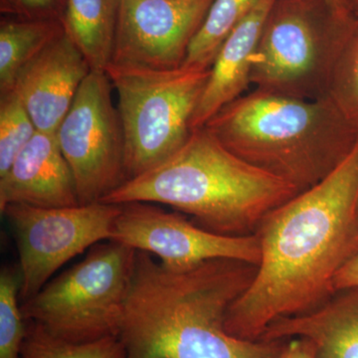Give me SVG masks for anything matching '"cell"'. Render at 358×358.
Returning a JSON list of instances; mask_svg holds the SVG:
<instances>
[{
    "label": "cell",
    "instance_id": "obj_1",
    "mask_svg": "<svg viewBox=\"0 0 358 358\" xmlns=\"http://www.w3.org/2000/svg\"><path fill=\"white\" fill-rule=\"evenodd\" d=\"M358 138L324 180L274 209L256 235L261 261L251 286L233 303L227 333L260 341L271 324L317 310L334 280L358 254Z\"/></svg>",
    "mask_w": 358,
    "mask_h": 358
},
{
    "label": "cell",
    "instance_id": "obj_2",
    "mask_svg": "<svg viewBox=\"0 0 358 358\" xmlns=\"http://www.w3.org/2000/svg\"><path fill=\"white\" fill-rule=\"evenodd\" d=\"M258 266L231 259L173 270L136 251L120 326L124 358H278L287 341H244L227 333L231 306Z\"/></svg>",
    "mask_w": 358,
    "mask_h": 358
},
{
    "label": "cell",
    "instance_id": "obj_3",
    "mask_svg": "<svg viewBox=\"0 0 358 358\" xmlns=\"http://www.w3.org/2000/svg\"><path fill=\"white\" fill-rule=\"evenodd\" d=\"M299 193L239 159L200 128L173 157L129 179L102 202L166 205L192 216L209 232L244 237L255 235L270 212Z\"/></svg>",
    "mask_w": 358,
    "mask_h": 358
},
{
    "label": "cell",
    "instance_id": "obj_4",
    "mask_svg": "<svg viewBox=\"0 0 358 358\" xmlns=\"http://www.w3.org/2000/svg\"><path fill=\"white\" fill-rule=\"evenodd\" d=\"M203 129L239 159L300 192L333 173L358 138L329 99L303 100L257 89L226 105Z\"/></svg>",
    "mask_w": 358,
    "mask_h": 358
},
{
    "label": "cell",
    "instance_id": "obj_5",
    "mask_svg": "<svg viewBox=\"0 0 358 358\" xmlns=\"http://www.w3.org/2000/svg\"><path fill=\"white\" fill-rule=\"evenodd\" d=\"M358 20L326 0H275L253 61L255 89L303 100L327 96L334 63Z\"/></svg>",
    "mask_w": 358,
    "mask_h": 358
},
{
    "label": "cell",
    "instance_id": "obj_6",
    "mask_svg": "<svg viewBox=\"0 0 358 358\" xmlns=\"http://www.w3.org/2000/svg\"><path fill=\"white\" fill-rule=\"evenodd\" d=\"M106 73L117 94L129 180L159 166L185 145L210 69L109 65Z\"/></svg>",
    "mask_w": 358,
    "mask_h": 358
},
{
    "label": "cell",
    "instance_id": "obj_7",
    "mask_svg": "<svg viewBox=\"0 0 358 358\" xmlns=\"http://www.w3.org/2000/svg\"><path fill=\"white\" fill-rule=\"evenodd\" d=\"M136 250L115 240L92 247L81 262L21 303L23 317L75 343L117 338Z\"/></svg>",
    "mask_w": 358,
    "mask_h": 358
},
{
    "label": "cell",
    "instance_id": "obj_8",
    "mask_svg": "<svg viewBox=\"0 0 358 358\" xmlns=\"http://www.w3.org/2000/svg\"><path fill=\"white\" fill-rule=\"evenodd\" d=\"M121 209V204L105 202L53 208L10 204L1 209L20 258L21 303L85 250L112 240Z\"/></svg>",
    "mask_w": 358,
    "mask_h": 358
},
{
    "label": "cell",
    "instance_id": "obj_9",
    "mask_svg": "<svg viewBox=\"0 0 358 358\" xmlns=\"http://www.w3.org/2000/svg\"><path fill=\"white\" fill-rule=\"evenodd\" d=\"M113 89L107 73L92 70L56 131L80 205L102 202L128 180L124 133Z\"/></svg>",
    "mask_w": 358,
    "mask_h": 358
},
{
    "label": "cell",
    "instance_id": "obj_10",
    "mask_svg": "<svg viewBox=\"0 0 358 358\" xmlns=\"http://www.w3.org/2000/svg\"><path fill=\"white\" fill-rule=\"evenodd\" d=\"M121 206L112 240L157 256L164 267L183 270L215 259L260 264V241L256 234H215L188 220L180 212L166 211L150 202H129Z\"/></svg>",
    "mask_w": 358,
    "mask_h": 358
},
{
    "label": "cell",
    "instance_id": "obj_11",
    "mask_svg": "<svg viewBox=\"0 0 358 358\" xmlns=\"http://www.w3.org/2000/svg\"><path fill=\"white\" fill-rule=\"evenodd\" d=\"M213 0H122L110 65L182 67Z\"/></svg>",
    "mask_w": 358,
    "mask_h": 358
},
{
    "label": "cell",
    "instance_id": "obj_12",
    "mask_svg": "<svg viewBox=\"0 0 358 358\" xmlns=\"http://www.w3.org/2000/svg\"><path fill=\"white\" fill-rule=\"evenodd\" d=\"M91 71L84 54L64 32L20 73L13 91L37 129L54 133Z\"/></svg>",
    "mask_w": 358,
    "mask_h": 358
},
{
    "label": "cell",
    "instance_id": "obj_13",
    "mask_svg": "<svg viewBox=\"0 0 358 358\" xmlns=\"http://www.w3.org/2000/svg\"><path fill=\"white\" fill-rule=\"evenodd\" d=\"M10 204L44 208L80 205L74 176L56 131H37L0 178V210Z\"/></svg>",
    "mask_w": 358,
    "mask_h": 358
},
{
    "label": "cell",
    "instance_id": "obj_14",
    "mask_svg": "<svg viewBox=\"0 0 358 358\" xmlns=\"http://www.w3.org/2000/svg\"><path fill=\"white\" fill-rule=\"evenodd\" d=\"M275 1L259 0L251 13L221 45L211 66L208 82L193 115L192 131L203 128L216 113L243 96L251 85L252 61Z\"/></svg>",
    "mask_w": 358,
    "mask_h": 358
},
{
    "label": "cell",
    "instance_id": "obj_15",
    "mask_svg": "<svg viewBox=\"0 0 358 358\" xmlns=\"http://www.w3.org/2000/svg\"><path fill=\"white\" fill-rule=\"evenodd\" d=\"M310 339L315 358H358V287L336 292L317 310L275 320L260 341Z\"/></svg>",
    "mask_w": 358,
    "mask_h": 358
},
{
    "label": "cell",
    "instance_id": "obj_16",
    "mask_svg": "<svg viewBox=\"0 0 358 358\" xmlns=\"http://www.w3.org/2000/svg\"><path fill=\"white\" fill-rule=\"evenodd\" d=\"M122 0H66L65 32L92 70L106 72L112 59Z\"/></svg>",
    "mask_w": 358,
    "mask_h": 358
},
{
    "label": "cell",
    "instance_id": "obj_17",
    "mask_svg": "<svg viewBox=\"0 0 358 358\" xmlns=\"http://www.w3.org/2000/svg\"><path fill=\"white\" fill-rule=\"evenodd\" d=\"M64 32L61 20H2L0 95L13 91L20 73Z\"/></svg>",
    "mask_w": 358,
    "mask_h": 358
},
{
    "label": "cell",
    "instance_id": "obj_18",
    "mask_svg": "<svg viewBox=\"0 0 358 358\" xmlns=\"http://www.w3.org/2000/svg\"><path fill=\"white\" fill-rule=\"evenodd\" d=\"M258 1L213 0L203 23L190 44L183 66L210 69L221 45Z\"/></svg>",
    "mask_w": 358,
    "mask_h": 358
},
{
    "label": "cell",
    "instance_id": "obj_19",
    "mask_svg": "<svg viewBox=\"0 0 358 358\" xmlns=\"http://www.w3.org/2000/svg\"><path fill=\"white\" fill-rule=\"evenodd\" d=\"M21 358H124V350L119 338L86 343H71L26 320Z\"/></svg>",
    "mask_w": 358,
    "mask_h": 358
},
{
    "label": "cell",
    "instance_id": "obj_20",
    "mask_svg": "<svg viewBox=\"0 0 358 358\" xmlns=\"http://www.w3.org/2000/svg\"><path fill=\"white\" fill-rule=\"evenodd\" d=\"M326 98L358 131V20L334 63Z\"/></svg>",
    "mask_w": 358,
    "mask_h": 358
},
{
    "label": "cell",
    "instance_id": "obj_21",
    "mask_svg": "<svg viewBox=\"0 0 358 358\" xmlns=\"http://www.w3.org/2000/svg\"><path fill=\"white\" fill-rule=\"evenodd\" d=\"M25 334L20 271L17 266H4L0 272V358H21Z\"/></svg>",
    "mask_w": 358,
    "mask_h": 358
},
{
    "label": "cell",
    "instance_id": "obj_22",
    "mask_svg": "<svg viewBox=\"0 0 358 358\" xmlns=\"http://www.w3.org/2000/svg\"><path fill=\"white\" fill-rule=\"evenodd\" d=\"M38 129L15 91L0 95V178Z\"/></svg>",
    "mask_w": 358,
    "mask_h": 358
},
{
    "label": "cell",
    "instance_id": "obj_23",
    "mask_svg": "<svg viewBox=\"0 0 358 358\" xmlns=\"http://www.w3.org/2000/svg\"><path fill=\"white\" fill-rule=\"evenodd\" d=\"M66 0H1V13L22 20H63Z\"/></svg>",
    "mask_w": 358,
    "mask_h": 358
},
{
    "label": "cell",
    "instance_id": "obj_24",
    "mask_svg": "<svg viewBox=\"0 0 358 358\" xmlns=\"http://www.w3.org/2000/svg\"><path fill=\"white\" fill-rule=\"evenodd\" d=\"M278 358H315V345L305 338L288 339Z\"/></svg>",
    "mask_w": 358,
    "mask_h": 358
},
{
    "label": "cell",
    "instance_id": "obj_25",
    "mask_svg": "<svg viewBox=\"0 0 358 358\" xmlns=\"http://www.w3.org/2000/svg\"><path fill=\"white\" fill-rule=\"evenodd\" d=\"M358 287V254L341 268L334 280V291Z\"/></svg>",
    "mask_w": 358,
    "mask_h": 358
},
{
    "label": "cell",
    "instance_id": "obj_26",
    "mask_svg": "<svg viewBox=\"0 0 358 358\" xmlns=\"http://www.w3.org/2000/svg\"><path fill=\"white\" fill-rule=\"evenodd\" d=\"M336 13L345 17L357 15V7L353 0H326Z\"/></svg>",
    "mask_w": 358,
    "mask_h": 358
},
{
    "label": "cell",
    "instance_id": "obj_27",
    "mask_svg": "<svg viewBox=\"0 0 358 358\" xmlns=\"http://www.w3.org/2000/svg\"><path fill=\"white\" fill-rule=\"evenodd\" d=\"M355 1V7H357V13H358V0H353Z\"/></svg>",
    "mask_w": 358,
    "mask_h": 358
},
{
    "label": "cell",
    "instance_id": "obj_28",
    "mask_svg": "<svg viewBox=\"0 0 358 358\" xmlns=\"http://www.w3.org/2000/svg\"><path fill=\"white\" fill-rule=\"evenodd\" d=\"M357 17H358V13H357Z\"/></svg>",
    "mask_w": 358,
    "mask_h": 358
},
{
    "label": "cell",
    "instance_id": "obj_29",
    "mask_svg": "<svg viewBox=\"0 0 358 358\" xmlns=\"http://www.w3.org/2000/svg\"><path fill=\"white\" fill-rule=\"evenodd\" d=\"M357 211H358V207H357Z\"/></svg>",
    "mask_w": 358,
    "mask_h": 358
}]
</instances>
